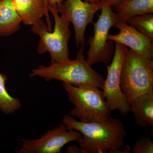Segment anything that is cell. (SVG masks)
<instances>
[{
    "mask_svg": "<svg viewBox=\"0 0 153 153\" xmlns=\"http://www.w3.org/2000/svg\"><path fill=\"white\" fill-rule=\"evenodd\" d=\"M68 94V100L74 105L68 115L77 117L83 123L101 122L111 117L109 109L102 91L88 84L75 86L63 82Z\"/></svg>",
    "mask_w": 153,
    "mask_h": 153,
    "instance_id": "obj_3",
    "label": "cell"
},
{
    "mask_svg": "<svg viewBox=\"0 0 153 153\" xmlns=\"http://www.w3.org/2000/svg\"><path fill=\"white\" fill-rule=\"evenodd\" d=\"M55 21L53 32L49 30L43 19L39 20L32 26V32L40 37L37 52L40 55L49 52L51 64L69 59L68 43L71 38L69 28L70 22L67 17L59 15L56 7L48 6Z\"/></svg>",
    "mask_w": 153,
    "mask_h": 153,
    "instance_id": "obj_4",
    "label": "cell"
},
{
    "mask_svg": "<svg viewBox=\"0 0 153 153\" xmlns=\"http://www.w3.org/2000/svg\"><path fill=\"white\" fill-rule=\"evenodd\" d=\"M22 22L13 0L0 1V37L12 36L16 33Z\"/></svg>",
    "mask_w": 153,
    "mask_h": 153,
    "instance_id": "obj_13",
    "label": "cell"
},
{
    "mask_svg": "<svg viewBox=\"0 0 153 153\" xmlns=\"http://www.w3.org/2000/svg\"><path fill=\"white\" fill-rule=\"evenodd\" d=\"M120 86L130 106L140 95L153 90V60L127 48L120 75Z\"/></svg>",
    "mask_w": 153,
    "mask_h": 153,
    "instance_id": "obj_5",
    "label": "cell"
},
{
    "mask_svg": "<svg viewBox=\"0 0 153 153\" xmlns=\"http://www.w3.org/2000/svg\"><path fill=\"white\" fill-rule=\"evenodd\" d=\"M113 27L119 30L116 35L108 34L107 40L123 44L143 57L153 59V39L140 33L126 22L119 20Z\"/></svg>",
    "mask_w": 153,
    "mask_h": 153,
    "instance_id": "obj_10",
    "label": "cell"
},
{
    "mask_svg": "<svg viewBox=\"0 0 153 153\" xmlns=\"http://www.w3.org/2000/svg\"><path fill=\"white\" fill-rule=\"evenodd\" d=\"M14 7L22 22L26 25L33 26L44 16L47 25L52 31V25L49 15V8L46 0H13Z\"/></svg>",
    "mask_w": 153,
    "mask_h": 153,
    "instance_id": "obj_11",
    "label": "cell"
},
{
    "mask_svg": "<svg viewBox=\"0 0 153 153\" xmlns=\"http://www.w3.org/2000/svg\"><path fill=\"white\" fill-rule=\"evenodd\" d=\"M114 7L119 20L126 22L135 16L153 13V0H126Z\"/></svg>",
    "mask_w": 153,
    "mask_h": 153,
    "instance_id": "obj_14",
    "label": "cell"
},
{
    "mask_svg": "<svg viewBox=\"0 0 153 153\" xmlns=\"http://www.w3.org/2000/svg\"><path fill=\"white\" fill-rule=\"evenodd\" d=\"M135 122L141 127L153 126V90L140 95L130 105Z\"/></svg>",
    "mask_w": 153,
    "mask_h": 153,
    "instance_id": "obj_12",
    "label": "cell"
},
{
    "mask_svg": "<svg viewBox=\"0 0 153 153\" xmlns=\"http://www.w3.org/2000/svg\"><path fill=\"white\" fill-rule=\"evenodd\" d=\"M101 13L97 21L93 23L94 33L89 37V49L87 52L86 61L90 65L99 63L107 64L109 63L114 54V47L112 41L107 40L110 29L118 21L117 15L111 7L103 1Z\"/></svg>",
    "mask_w": 153,
    "mask_h": 153,
    "instance_id": "obj_6",
    "label": "cell"
},
{
    "mask_svg": "<svg viewBox=\"0 0 153 153\" xmlns=\"http://www.w3.org/2000/svg\"><path fill=\"white\" fill-rule=\"evenodd\" d=\"M126 22L140 33L153 39V13L135 16L130 18Z\"/></svg>",
    "mask_w": 153,
    "mask_h": 153,
    "instance_id": "obj_16",
    "label": "cell"
},
{
    "mask_svg": "<svg viewBox=\"0 0 153 153\" xmlns=\"http://www.w3.org/2000/svg\"><path fill=\"white\" fill-rule=\"evenodd\" d=\"M127 47L116 43L114 54L109 66H107V75L105 79L102 91L111 111L117 110L126 115L130 110L125 96L120 86L122 67Z\"/></svg>",
    "mask_w": 153,
    "mask_h": 153,
    "instance_id": "obj_7",
    "label": "cell"
},
{
    "mask_svg": "<svg viewBox=\"0 0 153 153\" xmlns=\"http://www.w3.org/2000/svg\"><path fill=\"white\" fill-rule=\"evenodd\" d=\"M110 7H115L124 2L126 0H103Z\"/></svg>",
    "mask_w": 153,
    "mask_h": 153,
    "instance_id": "obj_20",
    "label": "cell"
},
{
    "mask_svg": "<svg viewBox=\"0 0 153 153\" xmlns=\"http://www.w3.org/2000/svg\"><path fill=\"white\" fill-rule=\"evenodd\" d=\"M66 152L68 153H85L80 147H78L76 146H70L68 147Z\"/></svg>",
    "mask_w": 153,
    "mask_h": 153,
    "instance_id": "obj_18",
    "label": "cell"
},
{
    "mask_svg": "<svg viewBox=\"0 0 153 153\" xmlns=\"http://www.w3.org/2000/svg\"><path fill=\"white\" fill-rule=\"evenodd\" d=\"M102 2L91 4L82 0H66L60 7L57 8L59 14L65 15L73 25L75 31L76 45L84 48L85 33L86 27L93 24L94 15L101 10Z\"/></svg>",
    "mask_w": 153,
    "mask_h": 153,
    "instance_id": "obj_9",
    "label": "cell"
},
{
    "mask_svg": "<svg viewBox=\"0 0 153 153\" xmlns=\"http://www.w3.org/2000/svg\"><path fill=\"white\" fill-rule=\"evenodd\" d=\"M79 131L69 130L62 123L37 139H22V147L18 153H59L68 143L77 142L81 138Z\"/></svg>",
    "mask_w": 153,
    "mask_h": 153,
    "instance_id": "obj_8",
    "label": "cell"
},
{
    "mask_svg": "<svg viewBox=\"0 0 153 153\" xmlns=\"http://www.w3.org/2000/svg\"><path fill=\"white\" fill-rule=\"evenodd\" d=\"M48 6L56 7L57 8L60 7L63 3V0H46Z\"/></svg>",
    "mask_w": 153,
    "mask_h": 153,
    "instance_id": "obj_19",
    "label": "cell"
},
{
    "mask_svg": "<svg viewBox=\"0 0 153 153\" xmlns=\"http://www.w3.org/2000/svg\"><path fill=\"white\" fill-rule=\"evenodd\" d=\"M83 52L84 48L80 47L75 60L69 59L49 66L40 65L32 69L30 77L38 76L47 82L60 80L75 86L88 84L102 89L105 79L84 59Z\"/></svg>",
    "mask_w": 153,
    "mask_h": 153,
    "instance_id": "obj_2",
    "label": "cell"
},
{
    "mask_svg": "<svg viewBox=\"0 0 153 153\" xmlns=\"http://www.w3.org/2000/svg\"><path fill=\"white\" fill-rule=\"evenodd\" d=\"M132 153H153V143L149 137H141L132 145Z\"/></svg>",
    "mask_w": 153,
    "mask_h": 153,
    "instance_id": "obj_17",
    "label": "cell"
},
{
    "mask_svg": "<svg viewBox=\"0 0 153 153\" xmlns=\"http://www.w3.org/2000/svg\"><path fill=\"white\" fill-rule=\"evenodd\" d=\"M1 1V0H0V1Z\"/></svg>",
    "mask_w": 153,
    "mask_h": 153,
    "instance_id": "obj_22",
    "label": "cell"
},
{
    "mask_svg": "<svg viewBox=\"0 0 153 153\" xmlns=\"http://www.w3.org/2000/svg\"><path fill=\"white\" fill-rule=\"evenodd\" d=\"M62 123L67 129L79 131L81 138L76 142L85 153H120L127 134L123 123L110 117L101 122L83 123L68 114Z\"/></svg>",
    "mask_w": 153,
    "mask_h": 153,
    "instance_id": "obj_1",
    "label": "cell"
},
{
    "mask_svg": "<svg viewBox=\"0 0 153 153\" xmlns=\"http://www.w3.org/2000/svg\"><path fill=\"white\" fill-rule=\"evenodd\" d=\"M85 1L88 2L91 4H96V3H97L99 2L100 1H101V0H84Z\"/></svg>",
    "mask_w": 153,
    "mask_h": 153,
    "instance_id": "obj_21",
    "label": "cell"
},
{
    "mask_svg": "<svg viewBox=\"0 0 153 153\" xmlns=\"http://www.w3.org/2000/svg\"><path fill=\"white\" fill-rule=\"evenodd\" d=\"M7 79L6 74L0 73V110L5 114H10L20 109L22 104L19 99L8 92L6 88Z\"/></svg>",
    "mask_w": 153,
    "mask_h": 153,
    "instance_id": "obj_15",
    "label": "cell"
}]
</instances>
